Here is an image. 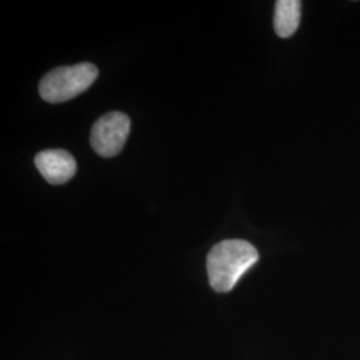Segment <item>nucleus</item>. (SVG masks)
<instances>
[{
	"label": "nucleus",
	"instance_id": "nucleus-1",
	"mask_svg": "<svg viewBox=\"0 0 360 360\" xmlns=\"http://www.w3.org/2000/svg\"><path fill=\"white\" fill-rule=\"evenodd\" d=\"M257 259V248L245 240L231 239L214 245L207 257V274L211 287L221 294L231 291Z\"/></svg>",
	"mask_w": 360,
	"mask_h": 360
},
{
	"label": "nucleus",
	"instance_id": "nucleus-5",
	"mask_svg": "<svg viewBox=\"0 0 360 360\" xmlns=\"http://www.w3.org/2000/svg\"><path fill=\"white\" fill-rule=\"evenodd\" d=\"M302 3L299 0H278L275 3L274 27L281 38L294 35L300 23Z\"/></svg>",
	"mask_w": 360,
	"mask_h": 360
},
{
	"label": "nucleus",
	"instance_id": "nucleus-4",
	"mask_svg": "<svg viewBox=\"0 0 360 360\" xmlns=\"http://www.w3.org/2000/svg\"><path fill=\"white\" fill-rule=\"evenodd\" d=\"M35 166L41 176L51 184H63L77 172L74 156L65 150H46L35 156Z\"/></svg>",
	"mask_w": 360,
	"mask_h": 360
},
{
	"label": "nucleus",
	"instance_id": "nucleus-2",
	"mask_svg": "<svg viewBox=\"0 0 360 360\" xmlns=\"http://www.w3.org/2000/svg\"><path fill=\"white\" fill-rule=\"evenodd\" d=\"M96 77L98 68L91 63L59 67L41 79L39 92L49 103H63L90 89Z\"/></svg>",
	"mask_w": 360,
	"mask_h": 360
},
{
	"label": "nucleus",
	"instance_id": "nucleus-3",
	"mask_svg": "<svg viewBox=\"0 0 360 360\" xmlns=\"http://www.w3.org/2000/svg\"><path fill=\"white\" fill-rule=\"evenodd\" d=\"M131 120L123 112H108L99 117L91 129V146L103 158L119 154L129 138Z\"/></svg>",
	"mask_w": 360,
	"mask_h": 360
}]
</instances>
